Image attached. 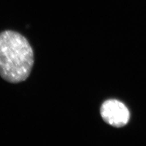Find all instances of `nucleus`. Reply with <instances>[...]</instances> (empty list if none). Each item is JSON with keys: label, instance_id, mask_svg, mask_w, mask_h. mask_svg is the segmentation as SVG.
<instances>
[{"label": "nucleus", "instance_id": "obj_1", "mask_svg": "<svg viewBox=\"0 0 146 146\" xmlns=\"http://www.w3.org/2000/svg\"><path fill=\"white\" fill-rule=\"evenodd\" d=\"M34 63L31 44L25 37L13 31L0 33V76L11 84L25 81Z\"/></svg>", "mask_w": 146, "mask_h": 146}, {"label": "nucleus", "instance_id": "obj_2", "mask_svg": "<svg viewBox=\"0 0 146 146\" xmlns=\"http://www.w3.org/2000/svg\"><path fill=\"white\" fill-rule=\"evenodd\" d=\"M100 113L106 123L116 128L126 125L130 119V113L127 107L117 100L106 101L101 107Z\"/></svg>", "mask_w": 146, "mask_h": 146}]
</instances>
